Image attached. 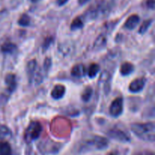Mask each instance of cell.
Listing matches in <instances>:
<instances>
[{"label":"cell","mask_w":155,"mask_h":155,"mask_svg":"<svg viewBox=\"0 0 155 155\" xmlns=\"http://www.w3.org/2000/svg\"><path fill=\"white\" fill-rule=\"evenodd\" d=\"M110 9L111 5L107 0H96L81 16L85 22L86 21L98 20L107 16L110 13Z\"/></svg>","instance_id":"1"},{"label":"cell","mask_w":155,"mask_h":155,"mask_svg":"<svg viewBox=\"0 0 155 155\" xmlns=\"http://www.w3.org/2000/svg\"><path fill=\"white\" fill-rule=\"evenodd\" d=\"M132 132L141 140L154 142L155 140V125L153 122L134 123L130 126Z\"/></svg>","instance_id":"2"},{"label":"cell","mask_w":155,"mask_h":155,"mask_svg":"<svg viewBox=\"0 0 155 155\" xmlns=\"http://www.w3.org/2000/svg\"><path fill=\"white\" fill-rule=\"evenodd\" d=\"M109 141L107 138L100 136H92L80 145V151L81 152L90 151H101L108 147Z\"/></svg>","instance_id":"3"},{"label":"cell","mask_w":155,"mask_h":155,"mask_svg":"<svg viewBox=\"0 0 155 155\" xmlns=\"http://www.w3.org/2000/svg\"><path fill=\"white\" fill-rule=\"evenodd\" d=\"M42 131V127L39 121H31L24 132V138L27 144L37 140Z\"/></svg>","instance_id":"4"},{"label":"cell","mask_w":155,"mask_h":155,"mask_svg":"<svg viewBox=\"0 0 155 155\" xmlns=\"http://www.w3.org/2000/svg\"><path fill=\"white\" fill-rule=\"evenodd\" d=\"M62 146H63L62 144L54 142V141H51L50 139H47L39 143L38 145V148L43 155L55 154L60 151Z\"/></svg>","instance_id":"5"},{"label":"cell","mask_w":155,"mask_h":155,"mask_svg":"<svg viewBox=\"0 0 155 155\" xmlns=\"http://www.w3.org/2000/svg\"><path fill=\"white\" fill-rule=\"evenodd\" d=\"M107 134L110 139H113L114 140L123 142V143H127V142H130L131 141L130 135L127 132L124 131L119 128L111 129L107 132Z\"/></svg>","instance_id":"6"},{"label":"cell","mask_w":155,"mask_h":155,"mask_svg":"<svg viewBox=\"0 0 155 155\" xmlns=\"http://www.w3.org/2000/svg\"><path fill=\"white\" fill-rule=\"evenodd\" d=\"M109 112L111 117H119L124 112V98L122 97H117L112 101L109 107Z\"/></svg>","instance_id":"7"},{"label":"cell","mask_w":155,"mask_h":155,"mask_svg":"<svg viewBox=\"0 0 155 155\" xmlns=\"http://www.w3.org/2000/svg\"><path fill=\"white\" fill-rule=\"evenodd\" d=\"M147 80L145 77H139L133 80L129 86V90L132 93H139L145 88Z\"/></svg>","instance_id":"8"},{"label":"cell","mask_w":155,"mask_h":155,"mask_svg":"<svg viewBox=\"0 0 155 155\" xmlns=\"http://www.w3.org/2000/svg\"><path fill=\"white\" fill-rule=\"evenodd\" d=\"M6 91L9 95L13 93L17 88V77L15 74H8L5 78Z\"/></svg>","instance_id":"9"},{"label":"cell","mask_w":155,"mask_h":155,"mask_svg":"<svg viewBox=\"0 0 155 155\" xmlns=\"http://www.w3.org/2000/svg\"><path fill=\"white\" fill-rule=\"evenodd\" d=\"M110 83H111V75L109 74L108 71H104L100 76L99 83L100 85H102L103 91L106 94L110 92Z\"/></svg>","instance_id":"10"},{"label":"cell","mask_w":155,"mask_h":155,"mask_svg":"<svg viewBox=\"0 0 155 155\" xmlns=\"http://www.w3.org/2000/svg\"><path fill=\"white\" fill-rule=\"evenodd\" d=\"M37 66L38 64L36 59H32V60H30V61H28V63L27 64L26 71H27V77H28L30 83H32L35 74L37 72Z\"/></svg>","instance_id":"11"},{"label":"cell","mask_w":155,"mask_h":155,"mask_svg":"<svg viewBox=\"0 0 155 155\" xmlns=\"http://www.w3.org/2000/svg\"><path fill=\"white\" fill-rule=\"evenodd\" d=\"M66 93V87L62 84H58L53 88L51 92V96L54 100H60L64 98Z\"/></svg>","instance_id":"12"},{"label":"cell","mask_w":155,"mask_h":155,"mask_svg":"<svg viewBox=\"0 0 155 155\" xmlns=\"http://www.w3.org/2000/svg\"><path fill=\"white\" fill-rule=\"evenodd\" d=\"M107 43V34L105 33H101L96 39L95 40L93 44V48L97 51L102 49L106 46Z\"/></svg>","instance_id":"13"},{"label":"cell","mask_w":155,"mask_h":155,"mask_svg":"<svg viewBox=\"0 0 155 155\" xmlns=\"http://www.w3.org/2000/svg\"><path fill=\"white\" fill-rule=\"evenodd\" d=\"M140 22V18L138 15H132L129 17L124 23V27L127 30H132L137 27Z\"/></svg>","instance_id":"14"},{"label":"cell","mask_w":155,"mask_h":155,"mask_svg":"<svg viewBox=\"0 0 155 155\" xmlns=\"http://www.w3.org/2000/svg\"><path fill=\"white\" fill-rule=\"evenodd\" d=\"M71 75L77 78H82L86 75V69L83 64H77L73 67L71 70Z\"/></svg>","instance_id":"15"},{"label":"cell","mask_w":155,"mask_h":155,"mask_svg":"<svg viewBox=\"0 0 155 155\" xmlns=\"http://www.w3.org/2000/svg\"><path fill=\"white\" fill-rule=\"evenodd\" d=\"M17 49H18L17 45L12 42H5L1 45V51L3 54H15Z\"/></svg>","instance_id":"16"},{"label":"cell","mask_w":155,"mask_h":155,"mask_svg":"<svg viewBox=\"0 0 155 155\" xmlns=\"http://www.w3.org/2000/svg\"><path fill=\"white\" fill-rule=\"evenodd\" d=\"M135 71V67L130 62H124L121 64L120 69V72L121 75L124 77H127V76L133 74Z\"/></svg>","instance_id":"17"},{"label":"cell","mask_w":155,"mask_h":155,"mask_svg":"<svg viewBox=\"0 0 155 155\" xmlns=\"http://www.w3.org/2000/svg\"><path fill=\"white\" fill-rule=\"evenodd\" d=\"M84 24L85 21L82 18V16H78L73 20V21L71 24V26H70V29L73 30V31L74 30H80V29H82L84 27Z\"/></svg>","instance_id":"18"},{"label":"cell","mask_w":155,"mask_h":155,"mask_svg":"<svg viewBox=\"0 0 155 155\" xmlns=\"http://www.w3.org/2000/svg\"><path fill=\"white\" fill-rule=\"evenodd\" d=\"M100 71V66L98 64L92 63L89 66V68L86 71V74L89 78H94Z\"/></svg>","instance_id":"19"},{"label":"cell","mask_w":155,"mask_h":155,"mask_svg":"<svg viewBox=\"0 0 155 155\" xmlns=\"http://www.w3.org/2000/svg\"><path fill=\"white\" fill-rule=\"evenodd\" d=\"M0 155H12V147L6 141L0 142Z\"/></svg>","instance_id":"20"},{"label":"cell","mask_w":155,"mask_h":155,"mask_svg":"<svg viewBox=\"0 0 155 155\" xmlns=\"http://www.w3.org/2000/svg\"><path fill=\"white\" fill-rule=\"evenodd\" d=\"M92 95H93V89L91 86H87L82 92L81 100L84 102H88L92 98Z\"/></svg>","instance_id":"21"},{"label":"cell","mask_w":155,"mask_h":155,"mask_svg":"<svg viewBox=\"0 0 155 155\" xmlns=\"http://www.w3.org/2000/svg\"><path fill=\"white\" fill-rule=\"evenodd\" d=\"M12 136V131L6 126L0 124V139H5Z\"/></svg>","instance_id":"22"},{"label":"cell","mask_w":155,"mask_h":155,"mask_svg":"<svg viewBox=\"0 0 155 155\" xmlns=\"http://www.w3.org/2000/svg\"><path fill=\"white\" fill-rule=\"evenodd\" d=\"M152 23H153V19H148L144 21L143 23L142 24V25H141L140 27H139V34H144V33H146V32L148 31V29H149V27L151 26Z\"/></svg>","instance_id":"23"},{"label":"cell","mask_w":155,"mask_h":155,"mask_svg":"<svg viewBox=\"0 0 155 155\" xmlns=\"http://www.w3.org/2000/svg\"><path fill=\"white\" fill-rule=\"evenodd\" d=\"M30 21H31V20H30V16H29L28 15H27V14H23V15L20 17L19 19H18V23L20 26L25 27L30 26Z\"/></svg>","instance_id":"24"},{"label":"cell","mask_w":155,"mask_h":155,"mask_svg":"<svg viewBox=\"0 0 155 155\" xmlns=\"http://www.w3.org/2000/svg\"><path fill=\"white\" fill-rule=\"evenodd\" d=\"M51 64H52V62H51V58H46L43 63V71L45 74H48V71H50L51 68Z\"/></svg>","instance_id":"25"},{"label":"cell","mask_w":155,"mask_h":155,"mask_svg":"<svg viewBox=\"0 0 155 155\" xmlns=\"http://www.w3.org/2000/svg\"><path fill=\"white\" fill-rule=\"evenodd\" d=\"M53 42H54V37H52V36H48L44 40L43 44H42V49H43V51H45V50L48 49L50 47V45L53 43Z\"/></svg>","instance_id":"26"},{"label":"cell","mask_w":155,"mask_h":155,"mask_svg":"<svg viewBox=\"0 0 155 155\" xmlns=\"http://www.w3.org/2000/svg\"><path fill=\"white\" fill-rule=\"evenodd\" d=\"M145 5L148 8L154 10V0H146L145 1Z\"/></svg>","instance_id":"27"},{"label":"cell","mask_w":155,"mask_h":155,"mask_svg":"<svg viewBox=\"0 0 155 155\" xmlns=\"http://www.w3.org/2000/svg\"><path fill=\"white\" fill-rule=\"evenodd\" d=\"M133 155H154V152L150 151H139V152L135 153Z\"/></svg>","instance_id":"28"},{"label":"cell","mask_w":155,"mask_h":155,"mask_svg":"<svg viewBox=\"0 0 155 155\" xmlns=\"http://www.w3.org/2000/svg\"><path fill=\"white\" fill-rule=\"evenodd\" d=\"M69 0H56V4L58 6H63L66 4Z\"/></svg>","instance_id":"29"},{"label":"cell","mask_w":155,"mask_h":155,"mask_svg":"<svg viewBox=\"0 0 155 155\" xmlns=\"http://www.w3.org/2000/svg\"><path fill=\"white\" fill-rule=\"evenodd\" d=\"M89 1H90V0H78V3L80 5H83L86 4Z\"/></svg>","instance_id":"30"},{"label":"cell","mask_w":155,"mask_h":155,"mask_svg":"<svg viewBox=\"0 0 155 155\" xmlns=\"http://www.w3.org/2000/svg\"><path fill=\"white\" fill-rule=\"evenodd\" d=\"M5 15V11H2V12H0V21H1V20L4 18Z\"/></svg>","instance_id":"31"},{"label":"cell","mask_w":155,"mask_h":155,"mask_svg":"<svg viewBox=\"0 0 155 155\" xmlns=\"http://www.w3.org/2000/svg\"><path fill=\"white\" fill-rule=\"evenodd\" d=\"M107 155H117V154H114V153L112 152V153H109V154H107Z\"/></svg>","instance_id":"32"},{"label":"cell","mask_w":155,"mask_h":155,"mask_svg":"<svg viewBox=\"0 0 155 155\" xmlns=\"http://www.w3.org/2000/svg\"><path fill=\"white\" fill-rule=\"evenodd\" d=\"M32 2H38V1H39V0H31Z\"/></svg>","instance_id":"33"}]
</instances>
